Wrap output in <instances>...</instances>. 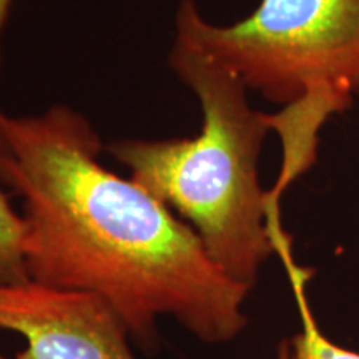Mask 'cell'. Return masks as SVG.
Wrapping results in <instances>:
<instances>
[{"label":"cell","mask_w":359,"mask_h":359,"mask_svg":"<svg viewBox=\"0 0 359 359\" xmlns=\"http://www.w3.org/2000/svg\"><path fill=\"white\" fill-rule=\"evenodd\" d=\"M0 132L11 151L6 185L24 200L30 280L103 296L148 349L163 316L208 344L245 330L250 290L167 205L103 167L102 140L82 114L67 105L32 116L0 110Z\"/></svg>","instance_id":"1"},{"label":"cell","mask_w":359,"mask_h":359,"mask_svg":"<svg viewBox=\"0 0 359 359\" xmlns=\"http://www.w3.org/2000/svg\"><path fill=\"white\" fill-rule=\"evenodd\" d=\"M168 64L198 97V137L118 140L109 151L130 168L135 183L190 224L233 281L251 291L276 253L281 224L280 201L258 173L271 115L255 110L245 83L190 43L175 40Z\"/></svg>","instance_id":"2"},{"label":"cell","mask_w":359,"mask_h":359,"mask_svg":"<svg viewBox=\"0 0 359 359\" xmlns=\"http://www.w3.org/2000/svg\"><path fill=\"white\" fill-rule=\"evenodd\" d=\"M175 22L177 40L283 107L271 115L283 168L306 172L316 160L321 125L359 93V0H259L231 25H215L195 0H180Z\"/></svg>","instance_id":"3"},{"label":"cell","mask_w":359,"mask_h":359,"mask_svg":"<svg viewBox=\"0 0 359 359\" xmlns=\"http://www.w3.org/2000/svg\"><path fill=\"white\" fill-rule=\"evenodd\" d=\"M0 330L25 338L15 359H137L122 316L90 291L0 285Z\"/></svg>","instance_id":"4"},{"label":"cell","mask_w":359,"mask_h":359,"mask_svg":"<svg viewBox=\"0 0 359 359\" xmlns=\"http://www.w3.org/2000/svg\"><path fill=\"white\" fill-rule=\"evenodd\" d=\"M283 262L288 268L290 280L293 283V290L298 302L299 314H302V331L290 339L291 349L296 359H359V353L339 346L334 341L326 338L321 327L314 320L311 309L308 306L304 285H306V273L296 266L291 257V251L283 255Z\"/></svg>","instance_id":"5"},{"label":"cell","mask_w":359,"mask_h":359,"mask_svg":"<svg viewBox=\"0 0 359 359\" xmlns=\"http://www.w3.org/2000/svg\"><path fill=\"white\" fill-rule=\"evenodd\" d=\"M24 241V217L13 210L6 193L0 191V285H20L30 281Z\"/></svg>","instance_id":"6"},{"label":"cell","mask_w":359,"mask_h":359,"mask_svg":"<svg viewBox=\"0 0 359 359\" xmlns=\"http://www.w3.org/2000/svg\"><path fill=\"white\" fill-rule=\"evenodd\" d=\"M8 163H11V151H8V147L6 143V138H4L2 132H0V182H6Z\"/></svg>","instance_id":"7"},{"label":"cell","mask_w":359,"mask_h":359,"mask_svg":"<svg viewBox=\"0 0 359 359\" xmlns=\"http://www.w3.org/2000/svg\"><path fill=\"white\" fill-rule=\"evenodd\" d=\"M12 0H0V40H2V32L6 22L8 19V12H11ZM0 65H2V53H0Z\"/></svg>","instance_id":"8"},{"label":"cell","mask_w":359,"mask_h":359,"mask_svg":"<svg viewBox=\"0 0 359 359\" xmlns=\"http://www.w3.org/2000/svg\"><path fill=\"white\" fill-rule=\"evenodd\" d=\"M276 359H296L293 354V349H291V343L288 339L281 341L280 346H278L276 351Z\"/></svg>","instance_id":"9"},{"label":"cell","mask_w":359,"mask_h":359,"mask_svg":"<svg viewBox=\"0 0 359 359\" xmlns=\"http://www.w3.org/2000/svg\"><path fill=\"white\" fill-rule=\"evenodd\" d=\"M0 359H7V358H4V356H2V354H0Z\"/></svg>","instance_id":"10"}]
</instances>
